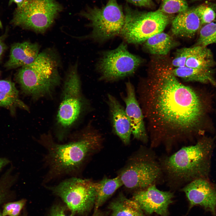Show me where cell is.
I'll return each instance as SVG.
<instances>
[{"instance_id": "6da1fadb", "label": "cell", "mask_w": 216, "mask_h": 216, "mask_svg": "<svg viewBox=\"0 0 216 216\" xmlns=\"http://www.w3.org/2000/svg\"><path fill=\"white\" fill-rule=\"evenodd\" d=\"M156 72L147 92L151 120L159 127L151 140L170 150L185 140L197 124L202 106L197 94L181 83L171 68H160Z\"/></svg>"}, {"instance_id": "7a4b0ae2", "label": "cell", "mask_w": 216, "mask_h": 216, "mask_svg": "<svg viewBox=\"0 0 216 216\" xmlns=\"http://www.w3.org/2000/svg\"><path fill=\"white\" fill-rule=\"evenodd\" d=\"M214 147L212 140L203 138L194 145L183 146L171 155L159 158L167 185L178 188L197 179L208 178Z\"/></svg>"}, {"instance_id": "3957f363", "label": "cell", "mask_w": 216, "mask_h": 216, "mask_svg": "<svg viewBox=\"0 0 216 216\" xmlns=\"http://www.w3.org/2000/svg\"><path fill=\"white\" fill-rule=\"evenodd\" d=\"M100 139L96 135L89 134L76 140L59 144L50 137H44L40 142L47 150L45 160L49 168L45 181L79 169L88 156L100 148Z\"/></svg>"}, {"instance_id": "277c9868", "label": "cell", "mask_w": 216, "mask_h": 216, "mask_svg": "<svg viewBox=\"0 0 216 216\" xmlns=\"http://www.w3.org/2000/svg\"><path fill=\"white\" fill-rule=\"evenodd\" d=\"M59 65L55 53L44 51L31 64L20 68L16 80L23 92L34 98L50 95L61 82Z\"/></svg>"}, {"instance_id": "5b68a950", "label": "cell", "mask_w": 216, "mask_h": 216, "mask_svg": "<svg viewBox=\"0 0 216 216\" xmlns=\"http://www.w3.org/2000/svg\"><path fill=\"white\" fill-rule=\"evenodd\" d=\"M118 176L123 185L136 191L164 180L159 158L150 147L142 146Z\"/></svg>"}, {"instance_id": "8992f818", "label": "cell", "mask_w": 216, "mask_h": 216, "mask_svg": "<svg viewBox=\"0 0 216 216\" xmlns=\"http://www.w3.org/2000/svg\"><path fill=\"white\" fill-rule=\"evenodd\" d=\"M124 10V22L119 35L129 44L142 43L151 37L162 32L170 20L168 14L159 10L142 12L126 5Z\"/></svg>"}, {"instance_id": "52a82bcc", "label": "cell", "mask_w": 216, "mask_h": 216, "mask_svg": "<svg viewBox=\"0 0 216 216\" xmlns=\"http://www.w3.org/2000/svg\"><path fill=\"white\" fill-rule=\"evenodd\" d=\"M62 10L55 0H25L17 7L11 22L15 26L43 33L52 25Z\"/></svg>"}, {"instance_id": "ba28073f", "label": "cell", "mask_w": 216, "mask_h": 216, "mask_svg": "<svg viewBox=\"0 0 216 216\" xmlns=\"http://www.w3.org/2000/svg\"><path fill=\"white\" fill-rule=\"evenodd\" d=\"M75 214L83 215L94 207L96 199L95 182L89 179L72 177L50 187Z\"/></svg>"}, {"instance_id": "9c48e42d", "label": "cell", "mask_w": 216, "mask_h": 216, "mask_svg": "<svg viewBox=\"0 0 216 216\" xmlns=\"http://www.w3.org/2000/svg\"><path fill=\"white\" fill-rule=\"evenodd\" d=\"M80 14L90 21V37L100 42L119 35L124 24V14L116 0H108L101 8H88Z\"/></svg>"}, {"instance_id": "30bf717a", "label": "cell", "mask_w": 216, "mask_h": 216, "mask_svg": "<svg viewBox=\"0 0 216 216\" xmlns=\"http://www.w3.org/2000/svg\"><path fill=\"white\" fill-rule=\"evenodd\" d=\"M141 62V59L130 53L123 42L115 49L105 52L97 68L101 79L113 81L132 75Z\"/></svg>"}, {"instance_id": "8fae6325", "label": "cell", "mask_w": 216, "mask_h": 216, "mask_svg": "<svg viewBox=\"0 0 216 216\" xmlns=\"http://www.w3.org/2000/svg\"><path fill=\"white\" fill-rule=\"evenodd\" d=\"M77 66L76 64L71 67L66 75L57 116L58 124L65 129L70 128L76 120L82 106Z\"/></svg>"}, {"instance_id": "7c38bea8", "label": "cell", "mask_w": 216, "mask_h": 216, "mask_svg": "<svg viewBox=\"0 0 216 216\" xmlns=\"http://www.w3.org/2000/svg\"><path fill=\"white\" fill-rule=\"evenodd\" d=\"M189 203V209L198 206L212 216H216V185L208 178L194 180L182 189Z\"/></svg>"}, {"instance_id": "4fadbf2b", "label": "cell", "mask_w": 216, "mask_h": 216, "mask_svg": "<svg viewBox=\"0 0 216 216\" xmlns=\"http://www.w3.org/2000/svg\"><path fill=\"white\" fill-rule=\"evenodd\" d=\"M173 196L172 192L161 191L157 188L156 185H153L136 191L133 195L132 200L147 214L155 213L161 216H166L169 206L172 202Z\"/></svg>"}, {"instance_id": "5bb4252c", "label": "cell", "mask_w": 216, "mask_h": 216, "mask_svg": "<svg viewBox=\"0 0 216 216\" xmlns=\"http://www.w3.org/2000/svg\"><path fill=\"white\" fill-rule=\"evenodd\" d=\"M175 68H212L216 64L211 50L206 46L196 45L177 50L172 62Z\"/></svg>"}, {"instance_id": "9a60e30c", "label": "cell", "mask_w": 216, "mask_h": 216, "mask_svg": "<svg viewBox=\"0 0 216 216\" xmlns=\"http://www.w3.org/2000/svg\"><path fill=\"white\" fill-rule=\"evenodd\" d=\"M126 85V94L124 99L126 104L125 111L130 121L132 134L135 138L147 143L148 138L143 115L136 100L134 87L129 82Z\"/></svg>"}, {"instance_id": "2e32d148", "label": "cell", "mask_w": 216, "mask_h": 216, "mask_svg": "<svg viewBox=\"0 0 216 216\" xmlns=\"http://www.w3.org/2000/svg\"><path fill=\"white\" fill-rule=\"evenodd\" d=\"M201 20L195 8H188L178 13L172 22L171 32L177 37L191 38L201 26Z\"/></svg>"}, {"instance_id": "e0dca14e", "label": "cell", "mask_w": 216, "mask_h": 216, "mask_svg": "<svg viewBox=\"0 0 216 216\" xmlns=\"http://www.w3.org/2000/svg\"><path fill=\"white\" fill-rule=\"evenodd\" d=\"M36 43L25 41L14 44L11 46L9 57L4 64L8 69L27 66L33 62L39 52Z\"/></svg>"}, {"instance_id": "ac0fdd59", "label": "cell", "mask_w": 216, "mask_h": 216, "mask_svg": "<svg viewBox=\"0 0 216 216\" xmlns=\"http://www.w3.org/2000/svg\"><path fill=\"white\" fill-rule=\"evenodd\" d=\"M108 97L115 132L124 143L128 144L130 142L132 132L130 121L125 110L114 97L111 94H108Z\"/></svg>"}, {"instance_id": "d6986e66", "label": "cell", "mask_w": 216, "mask_h": 216, "mask_svg": "<svg viewBox=\"0 0 216 216\" xmlns=\"http://www.w3.org/2000/svg\"><path fill=\"white\" fill-rule=\"evenodd\" d=\"M172 74L187 81L210 83L216 86L213 76L214 71L212 68L196 69L186 67L171 68Z\"/></svg>"}, {"instance_id": "ffe728a7", "label": "cell", "mask_w": 216, "mask_h": 216, "mask_svg": "<svg viewBox=\"0 0 216 216\" xmlns=\"http://www.w3.org/2000/svg\"><path fill=\"white\" fill-rule=\"evenodd\" d=\"M111 216H146L138 204L120 194L108 206Z\"/></svg>"}, {"instance_id": "44dd1931", "label": "cell", "mask_w": 216, "mask_h": 216, "mask_svg": "<svg viewBox=\"0 0 216 216\" xmlns=\"http://www.w3.org/2000/svg\"><path fill=\"white\" fill-rule=\"evenodd\" d=\"M144 42L145 47L149 53L160 56L168 54L176 44L171 36L163 32L151 37Z\"/></svg>"}, {"instance_id": "7402d4cb", "label": "cell", "mask_w": 216, "mask_h": 216, "mask_svg": "<svg viewBox=\"0 0 216 216\" xmlns=\"http://www.w3.org/2000/svg\"><path fill=\"white\" fill-rule=\"evenodd\" d=\"M123 185L118 176L112 178H105L98 182H95L97 196L94 211L98 209Z\"/></svg>"}, {"instance_id": "603a6c76", "label": "cell", "mask_w": 216, "mask_h": 216, "mask_svg": "<svg viewBox=\"0 0 216 216\" xmlns=\"http://www.w3.org/2000/svg\"><path fill=\"white\" fill-rule=\"evenodd\" d=\"M16 106L28 110V108L19 98L18 91L15 84L8 80H0V106Z\"/></svg>"}, {"instance_id": "cb8c5ba5", "label": "cell", "mask_w": 216, "mask_h": 216, "mask_svg": "<svg viewBox=\"0 0 216 216\" xmlns=\"http://www.w3.org/2000/svg\"><path fill=\"white\" fill-rule=\"evenodd\" d=\"M199 31L196 45L206 46L216 43V20L204 25Z\"/></svg>"}, {"instance_id": "d4e9b609", "label": "cell", "mask_w": 216, "mask_h": 216, "mask_svg": "<svg viewBox=\"0 0 216 216\" xmlns=\"http://www.w3.org/2000/svg\"><path fill=\"white\" fill-rule=\"evenodd\" d=\"M188 8L187 0H161L159 10L168 14L179 13Z\"/></svg>"}, {"instance_id": "484cf974", "label": "cell", "mask_w": 216, "mask_h": 216, "mask_svg": "<svg viewBox=\"0 0 216 216\" xmlns=\"http://www.w3.org/2000/svg\"><path fill=\"white\" fill-rule=\"evenodd\" d=\"M195 9L200 19L201 25L210 23L215 20L216 14L211 7L202 4L196 8Z\"/></svg>"}, {"instance_id": "4316f807", "label": "cell", "mask_w": 216, "mask_h": 216, "mask_svg": "<svg viewBox=\"0 0 216 216\" xmlns=\"http://www.w3.org/2000/svg\"><path fill=\"white\" fill-rule=\"evenodd\" d=\"M26 202V200H20L7 203L4 207L2 212L3 216H19Z\"/></svg>"}, {"instance_id": "83f0119b", "label": "cell", "mask_w": 216, "mask_h": 216, "mask_svg": "<svg viewBox=\"0 0 216 216\" xmlns=\"http://www.w3.org/2000/svg\"><path fill=\"white\" fill-rule=\"evenodd\" d=\"M67 208L66 206L55 205L51 208L48 216H74L75 214L71 212L70 214H66Z\"/></svg>"}, {"instance_id": "f1b7e54d", "label": "cell", "mask_w": 216, "mask_h": 216, "mask_svg": "<svg viewBox=\"0 0 216 216\" xmlns=\"http://www.w3.org/2000/svg\"><path fill=\"white\" fill-rule=\"evenodd\" d=\"M128 2L136 6L151 8L154 5L152 0H127Z\"/></svg>"}, {"instance_id": "f546056e", "label": "cell", "mask_w": 216, "mask_h": 216, "mask_svg": "<svg viewBox=\"0 0 216 216\" xmlns=\"http://www.w3.org/2000/svg\"><path fill=\"white\" fill-rule=\"evenodd\" d=\"M5 37V35L0 36V61L7 49V46L4 41Z\"/></svg>"}, {"instance_id": "4dcf8cb0", "label": "cell", "mask_w": 216, "mask_h": 216, "mask_svg": "<svg viewBox=\"0 0 216 216\" xmlns=\"http://www.w3.org/2000/svg\"><path fill=\"white\" fill-rule=\"evenodd\" d=\"M6 191L2 187H0V203L4 199L6 195Z\"/></svg>"}, {"instance_id": "1f68e13d", "label": "cell", "mask_w": 216, "mask_h": 216, "mask_svg": "<svg viewBox=\"0 0 216 216\" xmlns=\"http://www.w3.org/2000/svg\"><path fill=\"white\" fill-rule=\"evenodd\" d=\"M8 163V160L4 158H0V169Z\"/></svg>"}, {"instance_id": "d6a6232c", "label": "cell", "mask_w": 216, "mask_h": 216, "mask_svg": "<svg viewBox=\"0 0 216 216\" xmlns=\"http://www.w3.org/2000/svg\"><path fill=\"white\" fill-rule=\"evenodd\" d=\"M25 0H10L9 3L11 4L12 2L15 3L17 5V7L20 6L24 1Z\"/></svg>"}, {"instance_id": "836d02e7", "label": "cell", "mask_w": 216, "mask_h": 216, "mask_svg": "<svg viewBox=\"0 0 216 216\" xmlns=\"http://www.w3.org/2000/svg\"><path fill=\"white\" fill-rule=\"evenodd\" d=\"M91 216H106V215L98 209L94 211V213Z\"/></svg>"}, {"instance_id": "e575fe53", "label": "cell", "mask_w": 216, "mask_h": 216, "mask_svg": "<svg viewBox=\"0 0 216 216\" xmlns=\"http://www.w3.org/2000/svg\"><path fill=\"white\" fill-rule=\"evenodd\" d=\"M0 216H3L2 214V213H1L0 211Z\"/></svg>"}, {"instance_id": "d590c367", "label": "cell", "mask_w": 216, "mask_h": 216, "mask_svg": "<svg viewBox=\"0 0 216 216\" xmlns=\"http://www.w3.org/2000/svg\"><path fill=\"white\" fill-rule=\"evenodd\" d=\"M1 27H2V25L1 22L0 21V28H1Z\"/></svg>"}, {"instance_id": "8d00e7d4", "label": "cell", "mask_w": 216, "mask_h": 216, "mask_svg": "<svg viewBox=\"0 0 216 216\" xmlns=\"http://www.w3.org/2000/svg\"><path fill=\"white\" fill-rule=\"evenodd\" d=\"M192 0L193 1H198V0Z\"/></svg>"}, {"instance_id": "74e56055", "label": "cell", "mask_w": 216, "mask_h": 216, "mask_svg": "<svg viewBox=\"0 0 216 216\" xmlns=\"http://www.w3.org/2000/svg\"><path fill=\"white\" fill-rule=\"evenodd\" d=\"M23 216H26V215L25 216V215H23Z\"/></svg>"}, {"instance_id": "f35d334b", "label": "cell", "mask_w": 216, "mask_h": 216, "mask_svg": "<svg viewBox=\"0 0 216 216\" xmlns=\"http://www.w3.org/2000/svg\"><path fill=\"white\" fill-rule=\"evenodd\" d=\"M158 0V1H159L160 0Z\"/></svg>"}]
</instances>
